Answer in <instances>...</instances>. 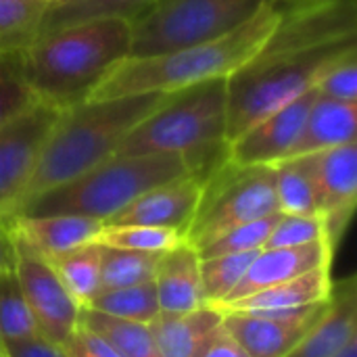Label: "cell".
<instances>
[{
    "label": "cell",
    "instance_id": "cell-4",
    "mask_svg": "<svg viewBox=\"0 0 357 357\" xmlns=\"http://www.w3.org/2000/svg\"><path fill=\"white\" fill-rule=\"evenodd\" d=\"M226 159L228 153L215 157L117 153L75 180L27 201L13 218L69 213L107 224L142 192L188 174L207 180Z\"/></svg>",
    "mask_w": 357,
    "mask_h": 357
},
{
    "label": "cell",
    "instance_id": "cell-37",
    "mask_svg": "<svg viewBox=\"0 0 357 357\" xmlns=\"http://www.w3.org/2000/svg\"><path fill=\"white\" fill-rule=\"evenodd\" d=\"M4 357H65V349L44 335H36L17 343H8L0 347Z\"/></svg>",
    "mask_w": 357,
    "mask_h": 357
},
{
    "label": "cell",
    "instance_id": "cell-39",
    "mask_svg": "<svg viewBox=\"0 0 357 357\" xmlns=\"http://www.w3.org/2000/svg\"><path fill=\"white\" fill-rule=\"evenodd\" d=\"M15 259H17V249H15L10 226L8 222L0 220V278L15 272Z\"/></svg>",
    "mask_w": 357,
    "mask_h": 357
},
{
    "label": "cell",
    "instance_id": "cell-5",
    "mask_svg": "<svg viewBox=\"0 0 357 357\" xmlns=\"http://www.w3.org/2000/svg\"><path fill=\"white\" fill-rule=\"evenodd\" d=\"M356 48V38L299 52H259L226 79L230 144L251 126L316 88L322 73L343 52Z\"/></svg>",
    "mask_w": 357,
    "mask_h": 357
},
{
    "label": "cell",
    "instance_id": "cell-43",
    "mask_svg": "<svg viewBox=\"0 0 357 357\" xmlns=\"http://www.w3.org/2000/svg\"><path fill=\"white\" fill-rule=\"evenodd\" d=\"M67 2H71V0H52V4H50L48 8H52V6H61V4H67Z\"/></svg>",
    "mask_w": 357,
    "mask_h": 357
},
{
    "label": "cell",
    "instance_id": "cell-28",
    "mask_svg": "<svg viewBox=\"0 0 357 357\" xmlns=\"http://www.w3.org/2000/svg\"><path fill=\"white\" fill-rule=\"evenodd\" d=\"M155 2L157 0H71L67 4L48 8L42 19L40 31L98 17H121L134 21L142 13H146Z\"/></svg>",
    "mask_w": 357,
    "mask_h": 357
},
{
    "label": "cell",
    "instance_id": "cell-38",
    "mask_svg": "<svg viewBox=\"0 0 357 357\" xmlns=\"http://www.w3.org/2000/svg\"><path fill=\"white\" fill-rule=\"evenodd\" d=\"M201 357H249L243 347L232 339V335L224 328V324L215 331V335L209 339L205 351Z\"/></svg>",
    "mask_w": 357,
    "mask_h": 357
},
{
    "label": "cell",
    "instance_id": "cell-25",
    "mask_svg": "<svg viewBox=\"0 0 357 357\" xmlns=\"http://www.w3.org/2000/svg\"><path fill=\"white\" fill-rule=\"evenodd\" d=\"M79 326L102 337L123 357H161L149 324L111 318L94 310H82Z\"/></svg>",
    "mask_w": 357,
    "mask_h": 357
},
{
    "label": "cell",
    "instance_id": "cell-24",
    "mask_svg": "<svg viewBox=\"0 0 357 357\" xmlns=\"http://www.w3.org/2000/svg\"><path fill=\"white\" fill-rule=\"evenodd\" d=\"M100 253L102 247L98 243H88L54 259H48L59 280L82 310H86L90 301L100 293Z\"/></svg>",
    "mask_w": 357,
    "mask_h": 357
},
{
    "label": "cell",
    "instance_id": "cell-3",
    "mask_svg": "<svg viewBox=\"0 0 357 357\" xmlns=\"http://www.w3.org/2000/svg\"><path fill=\"white\" fill-rule=\"evenodd\" d=\"M165 96L167 94H132L84 100L59 111L19 209L27 201L75 180L117 155L128 134L153 113Z\"/></svg>",
    "mask_w": 357,
    "mask_h": 357
},
{
    "label": "cell",
    "instance_id": "cell-41",
    "mask_svg": "<svg viewBox=\"0 0 357 357\" xmlns=\"http://www.w3.org/2000/svg\"><path fill=\"white\" fill-rule=\"evenodd\" d=\"M63 349H65V357H96L88 347H86V343L82 341L79 331L63 345Z\"/></svg>",
    "mask_w": 357,
    "mask_h": 357
},
{
    "label": "cell",
    "instance_id": "cell-23",
    "mask_svg": "<svg viewBox=\"0 0 357 357\" xmlns=\"http://www.w3.org/2000/svg\"><path fill=\"white\" fill-rule=\"evenodd\" d=\"M272 169L278 211L287 215H318L312 157H291L272 165Z\"/></svg>",
    "mask_w": 357,
    "mask_h": 357
},
{
    "label": "cell",
    "instance_id": "cell-40",
    "mask_svg": "<svg viewBox=\"0 0 357 357\" xmlns=\"http://www.w3.org/2000/svg\"><path fill=\"white\" fill-rule=\"evenodd\" d=\"M77 331H79V337H82V341L86 343V347H88L96 357H123L113 345H111V343H107L102 337L90 333V331L84 328V326H79Z\"/></svg>",
    "mask_w": 357,
    "mask_h": 357
},
{
    "label": "cell",
    "instance_id": "cell-16",
    "mask_svg": "<svg viewBox=\"0 0 357 357\" xmlns=\"http://www.w3.org/2000/svg\"><path fill=\"white\" fill-rule=\"evenodd\" d=\"M13 238L44 259H54L88 243H96L105 224L84 215H17L8 220Z\"/></svg>",
    "mask_w": 357,
    "mask_h": 357
},
{
    "label": "cell",
    "instance_id": "cell-31",
    "mask_svg": "<svg viewBox=\"0 0 357 357\" xmlns=\"http://www.w3.org/2000/svg\"><path fill=\"white\" fill-rule=\"evenodd\" d=\"M36 102L38 98L23 71L21 48L0 50V126L15 119Z\"/></svg>",
    "mask_w": 357,
    "mask_h": 357
},
{
    "label": "cell",
    "instance_id": "cell-17",
    "mask_svg": "<svg viewBox=\"0 0 357 357\" xmlns=\"http://www.w3.org/2000/svg\"><path fill=\"white\" fill-rule=\"evenodd\" d=\"M333 247L326 241L310 243L303 247H276V249H261L255 253L253 261L249 264L243 280L232 291L226 303L220 307L243 299L247 295H253L261 289L274 287L278 282L297 278L301 274H307L316 268L331 266L333 264Z\"/></svg>",
    "mask_w": 357,
    "mask_h": 357
},
{
    "label": "cell",
    "instance_id": "cell-6",
    "mask_svg": "<svg viewBox=\"0 0 357 357\" xmlns=\"http://www.w3.org/2000/svg\"><path fill=\"white\" fill-rule=\"evenodd\" d=\"M226 79H211L165 96L123 140V155L215 157L228 153Z\"/></svg>",
    "mask_w": 357,
    "mask_h": 357
},
{
    "label": "cell",
    "instance_id": "cell-32",
    "mask_svg": "<svg viewBox=\"0 0 357 357\" xmlns=\"http://www.w3.org/2000/svg\"><path fill=\"white\" fill-rule=\"evenodd\" d=\"M184 234L169 228L157 226H105L98 234L96 243L115 249L142 251V253H165L180 243H184Z\"/></svg>",
    "mask_w": 357,
    "mask_h": 357
},
{
    "label": "cell",
    "instance_id": "cell-35",
    "mask_svg": "<svg viewBox=\"0 0 357 357\" xmlns=\"http://www.w3.org/2000/svg\"><path fill=\"white\" fill-rule=\"evenodd\" d=\"M318 241H326V230H324V222L320 215H287V213H280V218H278L274 230L270 232L264 249L303 247V245L318 243Z\"/></svg>",
    "mask_w": 357,
    "mask_h": 357
},
{
    "label": "cell",
    "instance_id": "cell-21",
    "mask_svg": "<svg viewBox=\"0 0 357 357\" xmlns=\"http://www.w3.org/2000/svg\"><path fill=\"white\" fill-rule=\"evenodd\" d=\"M333 291V278H331V266L316 268L307 274H301L297 278L278 282L274 287L261 289L253 295H247L243 299H236L220 310H232V312H289V310H301L310 307L322 301H328Z\"/></svg>",
    "mask_w": 357,
    "mask_h": 357
},
{
    "label": "cell",
    "instance_id": "cell-12",
    "mask_svg": "<svg viewBox=\"0 0 357 357\" xmlns=\"http://www.w3.org/2000/svg\"><path fill=\"white\" fill-rule=\"evenodd\" d=\"M326 307L328 301L289 312L222 310V324L249 357H284L316 326Z\"/></svg>",
    "mask_w": 357,
    "mask_h": 357
},
{
    "label": "cell",
    "instance_id": "cell-22",
    "mask_svg": "<svg viewBox=\"0 0 357 357\" xmlns=\"http://www.w3.org/2000/svg\"><path fill=\"white\" fill-rule=\"evenodd\" d=\"M349 142H357V102H341L318 94L291 157L316 155Z\"/></svg>",
    "mask_w": 357,
    "mask_h": 357
},
{
    "label": "cell",
    "instance_id": "cell-29",
    "mask_svg": "<svg viewBox=\"0 0 357 357\" xmlns=\"http://www.w3.org/2000/svg\"><path fill=\"white\" fill-rule=\"evenodd\" d=\"M255 253H230L201 257V289L205 305L220 307L243 280Z\"/></svg>",
    "mask_w": 357,
    "mask_h": 357
},
{
    "label": "cell",
    "instance_id": "cell-9",
    "mask_svg": "<svg viewBox=\"0 0 357 357\" xmlns=\"http://www.w3.org/2000/svg\"><path fill=\"white\" fill-rule=\"evenodd\" d=\"M59 111L36 102L0 126V220L8 222L19 209L33 176L40 151Z\"/></svg>",
    "mask_w": 357,
    "mask_h": 357
},
{
    "label": "cell",
    "instance_id": "cell-33",
    "mask_svg": "<svg viewBox=\"0 0 357 357\" xmlns=\"http://www.w3.org/2000/svg\"><path fill=\"white\" fill-rule=\"evenodd\" d=\"M40 335L13 274L0 278V347Z\"/></svg>",
    "mask_w": 357,
    "mask_h": 357
},
{
    "label": "cell",
    "instance_id": "cell-13",
    "mask_svg": "<svg viewBox=\"0 0 357 357\" xmlns=\"http://www.w3.org/2000/svg\"><path fill=\"white\" fill-rule=\"evenodd\" d=\"M316 88L282 109L270 113L228 144V161L234 165H276L289 159L299 142L307 113L316 100Z\"/></svg>",
    "mask_w": 357,
    "mask_h": 357
},
{
    "label": "cell",
    "instance_id": "cell-19",
    "mask_svg": "<svg viewBox=\"0 0 357 357\" xmlns=\"http://www.w3.org/2000/svg\"><path fill=\"white\" fill-rule=\"evenodd\" d=\"M153 282L161 314L178 316L205 305L201 289V257L186 241L161 253Z\"/></svg>",
    "mask_w": 357,
    "mask_h": 357
},
{
    "label": "cell",
    "instance_id": "cell-15",
    "mask_svg": "<svg viewBox=\"0 0 357 357\" xmlns=\"http://www.w3.org/2000/svg\"><path fill=\"white\" fill-rule=\"evenodd\" d=\"M205 182L207 180L203 176L188 174L159 184L142 192L105 226H157L178 230L186 238V232L201 205Z\"/></svg>",
    "mask_w": 357,
    "mask_h": 357
},
{
    "label": "cell",
    "instance_id": "cell-34",
    "mask_svg": "<svg viewBox=\"0 0 357 357\" xmlns=\"http://www.w3.org/2000/svg\"><path fill=\"white\" fill-rule=\"evenodd\" d=\"M280 213H272L268 218L236 226L222 236L213 238L211 243L197 249L199 257H215V255H230V253H257L266 247L270 232L274 230Z\"/></svg>",
    "mask_w": 357,
    "mask_h": 357
},
{
    "label": "cell",
    "instance_id": "cell-10",
    "mask_svg": "<svg viewBox=\"0 0 357 357\" xmlns=\"http://www.w3.org/2000/svg\"><path fill=\"white\" fill-rule=\"evenodd\" d=\"M15 249V278L36 326L40 335L63 347L79 328L82 307L67 293L48 259L36 255L17 241Z\"/></svg>",
    "mask_w": 357,
    "mask_h": 357
},
{
    "label": "cell",
    "instance_id": "cell-44",
    "mask_svg": "<svg viewBox=\"0 0 357 357\" xmlns=\"http://www.w3.org/2000/svg\"><path fill=\"white\" fill-rule=\"evenodd\" d=\"M42 2H46V4H48V6H50V4H52V0H42Z\"/></svg>",
    "mask_w": 357,
    "mask_h": 357
},
{
    "label": "cell",
    "instance_id": "cell-26",
    "mask_svg": "<svg viewBox=\"0 0 357 357\" xmlns=\"http://www.w3.org/2000/svg\"><path fill=\"white\" fill-rule=\"evenodd\" d=\"M86 310H94V312H100L111 318L140 322V324H151L161 314L155 282H142V284H134V287L100 291L90 301V305Z\"/></svg>",
    "mask_w": 357,
    "mask_h": 357
},
{
    "label": "cell",
    "instance_id": "cell-1",
    "mask_svg": "<svg viewBox=\"0 0 357 357\" xmlns=\"http://www.w3.org/2000/svg\"><path fill=\"white\" fill-rule=\"evenodd\" d=\"M130 50L132 21L98 17L40 31L21 48V56L36 98L63 111L88 100Z\"/></svg>",
    "mask_w": 357,
    "mask_h": 357
},
{
    "label": "cell",
    "instance_id": "cell-20",
    "mask_svg": "<svg viewBox=\"0 0 357 357\" xmlns=\"http://www.w3.org/2000/svg\"><path fill=\"white\" fill-rule=\"evenodd\" d=\"M222 318L220 307L203 305L178 316L159 314L149 326L161 357H201Z\"/></svg>",
    "mask_w": 357,
    "mask_h": 357
},
{
    "label": "cell",
    "instance_id": "cell-45",
    "mask_svg": "<svg viewBox=\"0 0 357 357\" xmlns=\"http://www.w3.org/2000/svg\"><path fill=\"white\" fill-rule=\"evenodd\" d=\"M0 357H4V354H2V349H0Z\"/></svg>",
    "mask_w": 357,
    "mask_h": 357
},
{
    "label": "cell",
    "instance_id": "cell-18",
    "mask_svg": "<svg viewBox=\"0 0 357 357\" xmlns=\"http://www.w3.org/2000/svg\"><path fill=\"white\" fill-rule=\"evenodd\" d=\"M357 339V280L333 282L328 307L316 326L284 357H337Z\"/></svg>",
    "mask_w": 357,
    "mask_h": 357
},
{
    "label": "cell",
    "instance_id": "cell-42",
    "mask_svg": "<svg viewBox=\"0 0 357 357\" xmlns=\"http://www.w3.org/2000/svg\"><path fill=\"white\" fill-rule=\"evenodd\" d=\"M337 357H357V339L349 341V343L345 345V349H343Z\"/></svg>",
    "mask_w": 357,
    "mask_h": 357
},
{
    "label": "cell",
    "instance_id": "cell-11",
    "mask_svg": "<svg viewBox=\"0 0 357 357\" xmlns=\"http://www.w3.org/2000/svg\"><path fill=\"white\" fill-rule=\"evenodd\" d=\"M351 38H356L354 0H299L295 8L280 4V21L261 52H299Z\"/></svg>",
    "mask_w": 357,
    "mask_h": 357
},
{
    "label": "cell",
    "instance_id": "cell-2",
    "mask_svg": "<svg viewBox=\"0 0 357 357\" xmlns=\"http://www.w3.org/2000/svg\"><path fill=\"white\" fill-rule=\"evenodd\" d=\"M278 21L280 4L268 0L245 25L222 38L172 52L128 56L94 88L88 100L132 94H172L211 79H228L264 50Z\"/></svg>",
    "mask_w": 357,
    "mask_h": 357
},
{
    "label": "cell",
    "instance_id": "cell-8",
    "mask_svg": "<svg viewBox=\"0 0 357 357\" xmlns=\"http://www.w3.org/2000/svg\"><path fill=\"white\" fill-rule=\"evenodd\" d=\"M278 211L274 169L268 165H234L228 159L207 178L197 215L186 232L195 249L224 232Z\"/></svg>",
    "mask_w": 357,
    "mask_h": 357
},
{
    "label": "cell",
    "instance_id": "cell-27",
    "mask_svg": "<svg viewBox=\"0 0 357 357\" xmlns=\"http://www.w3.org/2000/svg\"><path fill=\"white\" fill-rule=\"evenodd\" d=\"M100 245V243H98ZM102 247L100 253V291H113L153 282L161 253H142L115 247Z\"/></svg>",
    "mask_w": 357,
    "mask_h": 357
},
{
    "label": "cell",
    "instance_id": "cell-14",
    "mask_svg": "<svg viewBox=\"0 0 357 357\" xmlns=\"http://www.w3.org/2000/svg\"><path fill=\"white\" fill-rule=\"evenodd\" d=\"M312 157L318 215L324 222L326 241L337 249L343 238L357 201V142L341 144Z\"/></svg>",
    "mask_w": 357,
    "mask_h": 357
},
{
    "label": "cell",
    "instance_id": "cell-7",
    "mask_svg": "<svg viewBox=\"0 0 357 357\" xmlns=\"http://www.w3.org/2000/svg\"><path fill=\"white\" fill-rule=\"evenodd\" d=\"M268 0H157L132 21L130 56H151L222 38Z\"/></svg>",
    "mask_w": 357,
    "mask_h": 357
},
{
    "label": "cell",
    "instance_id": "cell-36",
    "mask_svg": "<svg viewBox=\"0 0 357 357\" xmlns=\"http://www.w3.org/2000/svg\"><path fill=\"white\" fill-rule=\"evenodd\" d=\"M316 92L324 98L357 102V48H349L328 65L316 84Z\"/></svg>",
    "mask_w": 357,
    "mask_h": 357
},
{
    "label": "cell",
    "instance_id": "cell-30",
    "mask_svg": "<svg viewBox=\"0 0 357 357\" xmlns=\"http://www.w3.org/2000/svg\"><path fill=\"white\" fill-rule=\"evenodd\" d=\"M48 4L42 0H0V50L23 48L42 25Z\"/></svg>",
    "mask_w": 357,
    "mask_h": 357
}]
</instances>
